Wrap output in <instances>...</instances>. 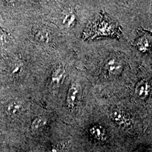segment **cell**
Here are the masks:
<instances>
[{"label": "cell", "instance_id": "6da1fadb", "mask_svg": "<svg viewBox=\"0 0 152 152\" xmlns=\"http://www.w3.org/2000/svg\"><path fill=\"white\" fill-rule=\"evenodd\" d=\"M81 95V88L79 85L73 83L71 85L66 96V103L69 108L73 109L78 103Z\"/></svg>", "mask_w": 152, "mask_h": 152}, {"label": "cell", "instance_id": "7a4b0ae2", "mask_svg": "<svg viewBox=\"0 0 152 152\" xmlns=\"http://www.w3.org/2000/svg\"><path fill=\"white\" fill-rule=\"evenodd\" d=\"M122 68V65L118 60L111 58L107 61L105 64V69L109 75H115L120 73Z\"/></svg>", "mask_w": 152, "mask_h": 152}, {"label": "cell", "instance_id": "3957f363", "mask_svg": "<svg viewBox=\"0 0 152 152\" xmlns=\"http://www.w3.org/2000/svg\"><path fill=\"white\" fill-rule=\"evenodd\" d=\"M35 36L39 41L45 43L49 42L51 38V36L50 32L45 28L37 29L36 31Z\"/></svg>", "mask_w": 152, "mask_h": 152}, {"label": "cell", "instance_id": "277c9868", "mask_svg": "<svg viewBox=\"0 0 152 152\" xmlns=\"http://www.w3.org/2000/svg\"><path fill=\"white\" fill-rule=\"evenodd\" d=\"M151 86L147 82H141L136 88V93L140 98H145L150 91Z\"/></svg>", "mask_w": 152, "mask_h": 152}, {"label": "cell", "instance_id": "5b68a950", "mask_svg": "<svg viewBox=\"0 0 152 152\" xmlns=\"http://www.w3.org/2000/svg\"><path fill=\"white\" fill-rule=\"evenodd\" d=\"M65 73V70L63 66H58L55 69L52 75L53 81L58 84L63 79Z\"/></svg>", "mask_w": 152, "mask_h": 152}, {"label": "cell", "instance_id": "8992f818", "mask_svg": "<svg viewBox=\"0 0 152 152\" xmlns=\"http://www.w3.org/2000/svg\"><path fill=\"white\" fill-rule=\"evenodd\" d=\"M110 116L115 122L119 124H124L126 121V116L124 112L117 109H114L112 110Z\"/></svg>", "mask_w": 152, "mask_h": 152}, {"label": "cell", "instance_id": "52a82bcc", "mask_svg": "<svg viewBox=\"0 0 152 152\" xmlns=\"http://www.w3.org/2000/svg\"><path fill=\"white\" fill-rule=\"evenodd\" d=\"M22 106L20 104L16 102H13L9 105L7 107V112L11 115H18L21 110Z\"/></svg>", "mask_w": 152, "mask_h": 152}, {"label": "cell", "instance_id": "ba28073f", "mask_svg": "<svg viewBox=\"0 0 152 152\" xmlns=\"http://www.w3.org/2000/svg\"><path fill=\"white\" fill-rule=\"evenodd\" d=\"M46 124L45 120L42 118H37L33 121L32 125V129L33 131H38Z\"/></svg>", "mask_w": 152, "mask_h": 152}, {"label": "cell", "instance_id": "9c48e42d", "mask_svg": "<svg viewBox=\"0 0 152 152\" xmlns=\"http://www.w3.org/2000/svg\"><path fill=\"white\" fill-rule=\"evenodd\" d=\"M64 23L68 26H69L75 21V15L73 14H68L65 17L64 20Z\"/></svg>", "mask_w": 152, "mask_h": 152}]
</instances>
